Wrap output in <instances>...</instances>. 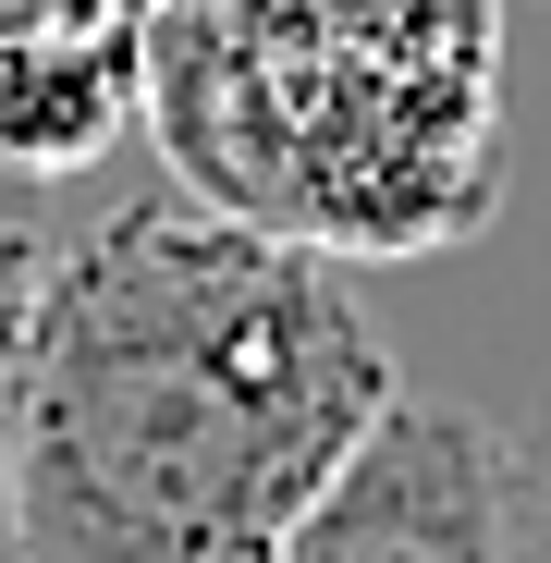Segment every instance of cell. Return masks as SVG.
Segmentation results:
<instances>
[{
	"mask_svg": "<svg viewBox=\"0 0 551 563\" xmlns=\"http://www.w3.org/2000/svg\"><path fill=\"white\" fill-rule=\"evenodd\" d=\"M515 0H135L147 135L209 197L343 269L453 257L515 197Z\"/></svg>",
	"mask_w": 551,
	"mask_h": 563,
	"instance_id": "obj_2",
	"label": "cell"
},
{
	"mask_svg": "<svg viewBox=\"0 0 551 563\" xmlns=\"http://www.w3.org/2000/svg\"><path fill=\"white\" fill-rule=\"evenodd\" d=\"M503 490H515V563H551V393L503 429Z\"/></svg>",
	"mask_w": 551,
	"mask_h": 563,
	"instance_id": "obj_6",
	"label": "cell"
},
{
	"mask_svg": "<svg viewBox=\"0 0 551 563\" xmlns=\"http://www.w3.org/2000/svg\"><path fill=\"white\" fill-rule=\"evenodd\" d=\"M99 13H135V0H0V37L13 25H99Z\"/></svg>",
	"mask_w": 551,
	"mask_h": 563,
	"instance_id": "obj_7",
	"label": "cell"
},
{
	"mask_svg": "<svg viewBox=\"0 0 551 563\" xmlns=\"http://www.w3.org/2000/svg\"><path fill=\"white\" fill-rule=\"evenodd\" d=\"M269 563H515V490H503V429L466 405H417L355 441V465L283 527Z\"/></svg>",
	"mask_w": 551,
	"mask_h": 563,
	"instance_id": "obj_3",
	"label": "cell"
},
{
	"mask_svg": "<svg viewBox=\"0 0 551 563\" xmlns=\"http://www.w3.org/2000/svg\"><path fill=\"white\" fill-rule=\"evenodd\" d=\"M123 123H147L135 13H99V25H13V37H0V184H13V197L99 172Z\"/></svg>",
	"mask_w": 551,
	"mask_h": 563,
	"instance_id": "obj_4",
	"label": "cell"
},
{
	"mask_svg": "<svg viewBox=\"0 0 551 563\" xmlns=\"http://www.w3.org/2000/svg\"><path fill=\"white\" fill-rule=\"evenodd\" d=\"M37 282H49V233L25 209H0V563L13 551V441H25V343H37Z\"/></svg>",
	"mask_w": 551,
	"mask_h": 563,
	"instance_id": "obj_5",
	"label": "cell"
},
{
	"mask_svg": "<svg viewBox=\"0 0 551 563\" xmlns=\"http://www.w3.org/2000/svg\"><path fill=\"white\" fill-rule=\"evenodd\" d=\"M343 257L209 197H123L49 245L13 441L25 563H269L393 417Z\"/></svg>",
	"mask_w": 551,
	"mask_h": 563,
	"instance_id": "obj_1",
	"label": "cell"
}]
</instances>
